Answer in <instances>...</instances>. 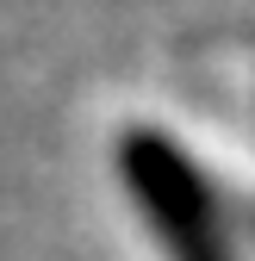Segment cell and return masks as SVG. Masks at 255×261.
<instances>
[{"mask_svg":"<svg viewBox=\"0 0 255 261\" xmlns=\"http://www.w3.org/2000/svg\"><path fill=\"white\" fill-rule=\"evenodd\" d=\"M118 174L131 187V199L143 205L149 230L162 237L168 261H231L224 224H218L212 187L199 180V168L187 162V149L162 130H124L118 137Z\"/></svg>","mask_w":255,"mask_h":261,"instance_id":"obj_1","label":"cell"}]
</instances>
